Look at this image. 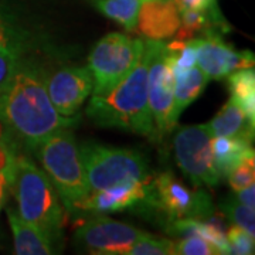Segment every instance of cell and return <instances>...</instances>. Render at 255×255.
I'll list each match as a JSON object with an SVG mask.
<instances>
[{"label": "cell", "mask_w": 255, "mask_h": 255, "mask_svg": "<svg viewBox=\"0 0 255 255\" xmlns=\"http://www.w3.org/2000/svg\"><path fill=\"white\" fill-rule=\"evenodd\" d=\"M78 119L77 115L58 114L48 97L43 73L21 58L9 84L0 91V122L9 136L36 150L47 137L74 127Z\"/></svg>", "instance_id": "6da1fadb"}, {"label": "cell", "mask_w": 255, "mask_h": 255, "mask_svg": "<svg viewBox=\"0 0 255 255\" xmlns=\"http://www.w3.org/2000/svg\"><path fill=\"white\" fill-rule=\"evenodd\" d=\"M149 54H143L125 78L107 94L94 95L87 115L97 125L118 128L143 136L153 135V119L147 101Z\"/></svg>", "instance_id": "7a4b0ae2"}, {"label": "cell", "mask_w": 255, "mask_h": 255, "mask_svg": "<svg viewBox=\"0 0 255 255\" xmlns=\"http://www.w3.org/2000/svg\"><path fill=\"white\" fill-rule=\"evenodd\" d=\"M18 206V216L40 227L54 243L63 237L64 211L60 196L46 172L27 157L17 156L11 187Z\"/></svg>", "instance_id": "3957f363"}, {"label": "cell", "mask_w": 255, "mask_h": 255, "mask_svg": "<svg viewBox=\"0 0 255 255\" xmlns=\"http://www.w3.org/2000/svg\"><path fill=\"white\" fill-rule=\"evenodd\" d=\"M34 152L67 210L74 213L77 204L90 196L91 187L73 132L68 128L57 130L37 146Z\"/></svg>", "instance_id": "277c9868"}, {"label": "cell", "mask_w": 255, "mask_h": 255, "mask_svg": "<svg viewBox=\"0 0 255 255\" xmlns=\"http://www.w3.org/2000/svg\"><path fill=\"white\" fill-rule=\"evenodd\" d=\"M80 155L92 191L150 180L145 157L136 150L85 143Z\"/></svg>", "instance_id": "5b68a950"}, {"label": "cell", "mask_w": 255, "mask_h": 255, "mask_svg": "<svg viewBox=\"0 0 255 255\" xmlns=\"http://www.w3.org/2000/svg\"><path fill=\"white\" fill-rule=\"evenodd\" d=\"M145 41L121 33L102 37L90 54V71L94 80V95L111 91L135 67L143 54Z\"/></svg>", "instance_id": "8992f818"}, {"label": "cell", "mask_w": 255, "mask_h": 255, "mask_svg": "<svg viewBox=\"0 0 255 255\" xmlns=\"http://www.w3.org/2000/svg\"><path fill=\"white\" fill-rule=\"evenodd\" d=\"M147 101L153 119V136L162 137L174 128L172 110L174 102L173 63L176 53L160 40H147Z\"/></svg>", "instance_id": "52a82bcc"}, {"label": "cell", "mask_w": 255, "mask_h": 255, "mask_svg": "<svg viewBox=\"0 0 255 255\" xmlns=\"http://www.w3.org/2000/svg\"><path fill=\"white\" fill-rule=\"evenodd\" d=\"M173 147L176 162L194 186L219 184L221 177L214 166L211 135L206 125L180 128L174 135Z\"/></svg>", "instance_id": "ba28073f"}, {"label": "cell", "mask_w": 255, "mask_h": 255, "mask_svg": "<svg viewBox=\"0 0 255 255\" xmlns=\"http://www.w3.org/2000/svg\"><path fill=\"white\" fill-rule=\"evenodd\" d=\"M153 204L163 211L169 221L179 219H210L214 206L204 191L189 190L173 173L163 172L153 182Z\"/></svg>", "instance_id": "9c48e42d"}, {"label": "cell", "mask_w": 255, "mask_h": 255, "mask_svg": "<svg viewBox=\"0 0 255 255\" xmlns=\"http://www.w3.org/2000/svg\"><path fill=\"white\" fill-rule=\"evenodd\" d=\"M145 234L129 224L97 214L77 228L75 240L91 254L127 255L129 248Z\"/></svg>", "instance_id": "30bf717a"}, {"label": "cell", "mask_w": 255, "mask_h": 255, "mask_svg": "<svg viewBox=\"0 0 255 255\" xmlns=\"http://www.w3.org/2000/svg\"><path fill=\"white\" fill-rule=\"evenodd\" d=\"M196 63L210 80L220 81L233 71L254 67V54L247 50L237 51L223 40L221 34L207 33L199 37Z\"/></svg>", "instance_id": "8fae6325"}, {"label": "cell", "mask_w": 255, "mask_h": 255, "mask_svg": "<svg viewBox=\"0 0 255 255\" xmlns=\"http://www.w3.org/2000/svg\"><path fill=\"white\" fill-rule=\"evenodd\" d=\"M92 74L88 67L63 68L46 81L48 97L54 108L64 117H73L91 95Z\"/></svg>", "instance_id": "7c38bea8"}, {"label": "cell", "mask_w": 255, "mask_h": 255, "mask_svg": "<svg viewBox=\"0 0 255 255\" xmlns=\"http://www.w3.org/2000/svg\"><path fill=\"white\" fill-rule=\"evenodd\" d=\"M146 201L147 204H153V182L150 180L118 184L105 190L94 191V194L90 193V196L77 204L74 213L85 211L97 216L133 209Z\"/></svg>", "instance_id": "4fadbf2b"}, {"label": "cell", "mask_w": 255, "mask_h": 255, "mask_svg": "<svg viewBox=\"0 0 255 255\" xmlns=\"http://www.w3.org/2000/svg\"><path fill=\"white\" fill-rule=\"evenodd\" d=\"M137 28L150 40L173 37L180 26V11L173 0H142Z\"/></svg>", "instance_id": "5bb4252c"}, {"label": "cell", "mask_w": 255, "mask_h": 255, "mask_svg": "<svg viewBox=\"0 0 255 255\" xmlns=\"http://www.w3.org/2000/svg\"><path fill=\"white\" fill-rule=\"evenodd\" d=\"M14 238V254L50 255L54 254L51 238L36 224L23 220L13 209L6 210Z\"/></svg>", "instance_id": "9a60e30c"}, {"label": "cell", "mask_w": 255, "mask_h": 255, "mask_svg": "<svg viewBox=\"0 0 255 255\" xmlns=\"http://www.w3.org/2000/svg\"><path fill=\"white\" fill-rule=\"evenodd\" d=\"M206 127L211 137H244L251 142L254 139L255 122L248 118L244 110L231 98Z\"/></svg>", "instance_id": "2e32d148"}, {"label": "cell", "mask_w": 255, "mask_h": 255, "mask_svg": "<svg viewBox=\"0 0 255 255\" xmlns=\"http://www.w3.org/2000/svg\"><path fill=\"white\" fill-rule=\"evenodd\" d=\"M173 73L174 102L172 110V122L176 127L183 111L203 94L210 78L200 68L196 67H191L189 70H177L173 67Z\"/></svg>", "instance_id": "e0dca14e"}, {"label": "cell", "mask_w": 255, "mask_h": 255, "mask_svg": "<svg viewBox=\"0 0 255 255\" xmlns=\"http://www.w3.org/2000/svg\"><path fill=\"white\" fill-rule=\"evenodd\" d=\"M211 152H213L214 166L220 177H227L228 173L240 162H243L248 156L254 155L251 140L244 137H211Z\"/></svg>", "instance_id": "ac0fdd59"}, {"label": "cell", "mask_w": 255, "mask_h": 255, "mask_svg": "<svg viewBox=\"0 0 255 255\" xmlns=\"http://www.w3.org/2000/svg\"><path fill=\"white\" fill-rule=\"evenodd\" d=\"M169 233L176 236H199V237L209 240L211 244L217 247L220 254H230V244H228L227 234L223 231L221 224H217L214 217H210L209 223L199 221L197 219H179L169 223Z\"/></svg>", "instance_id": "d6986e66"}, {"label": "cell", "mask_w": 255, "mask_h": 255, "mask_svg": "<svg viewBox=\"0 0 255 255\" xmlns=\"http://www.w3.org/2000/svg\"><path fill=\"white\" fill-rule=\"evenodd\" d=\"M228 87L231 100L236 101L244 110L248 118L255 122V71L251 68H241L228 74Z\"/></svg>", "instance_id": "ffe728a7"}, {"label": "cell", "mask_w": 255, "mask_h": 255, "mask_svg": "<svg viewBox=\"0 0 255 255\" xmlns=\"http://www.w3.org/2000/svg\"><path fill=\"white\" fill-rule=\"evenodd\" d=\"M105 17L117 21L128 31H133L137 24V13L142 0H88Z\"/></svg>", "instance_id": "44dd1931"}, {"label": "cell", "mask_w": 255, "mask_h": 255, "mask_svg": "<svg viewBox=\"0 0 255 255\" xmlns=\"http://www.w3.org/2000/svg\"><path fill=\"white\" fill-rule=\"evenodd\" d=\"M220 210L234 226L244 228L250 236L255 237V213L254 207L246 206L234 197L220 203Z\"/></svg>", "instance_id": "7402d4cb"}, {"label": "cell", "mask_w": 255, "mask_h": 255, "mask_svg": "<svg viewBox=\"0 0 255 255\" xmlns=\"http://www.w3.org/2000/svg\"><path fill=\"white\" fill-rule=\"evenodd\" d=\"M127 255H174V241L146 233L129 248Z\"/></svg>", "instance_id": "603a6c76"}, {"label": "cell", "mask_w": 255, "mask_h": 255, "mask_svg": "<svg viewBox=\"0 0 255 255\" xmlns=\"http://www.w3.org/2000/svg\"><path fill=\"white\" fill-rule=\"evenodd\" d=\"M18 46H24V34L13 16L0 6V51Z\"/></svg>", "instance_id": "cb8c5ba5"}, {"label": "cell", "mask_w": 255, "mask_h": 255, "mask_svg": "<svg viewBox=\"0 0 255 255\" xmlns=\"http://www.w3.org/2000/svg\"><path fill=\"white\" fill-rule=\"evenodd\" d=\"M174 254L177 255H214L220 250L209 240L199 236H189L184 240L174 243Z\"/></svg>", "instance_id": "d4e9b609"}, {"label": "cell", "mask_w": 255, "mask_h": 255, "mask_svg": "<svg viewBox=\"0 0 255 255\" xmlns=\"http://www.w3.org/2000/svg\"><path fill=\"white\" fill-rule=\"evenodd\" d=\"M24 46L9 47L0 51V91L9 84L21 61Z\"/></svg>", "instance_id": "484cf974"}, {"label": "cell", "mask_w": 255, "mask_h": 255, "mask_svg": "<svg viewBox=\"0 0 255 255\" xmlns=\"http://www.w3.org/2000/svg\"><path fill=\"white\" fill-rule=\"evenodd\" d=\"M255 155L248 156L228 173L227 179L231 189L234 191L241 190L253 184L255 179Z\"/></svg>", "instance_id": "4316f807"}, {"label": "cell", "mask_w": 255, "mask_h": 255, "mask_svg": "<svg viewBox=\"0 0 255 255\" xmlns=\"http://www.w3.org/2000/svg\"><path fill=\"white\" fill-rule=\"evenodd\" d=\"M227 240L230 244V254H254V237L250 236L244 228L238 226L230 227Z\"/></svg>", "instance_id": "83f0119b"}, {"label": "cell", "mask_w": 255, "mask_h": 255, "mask_svg": "<svg viewBox=\"0 0 255 255\" xmlns=\"http://www.w3.org/2000/svg\"><path fill=\"white\" fill-rule=\"evenodd\" d=\"M16 162H17V155L14 152V147L9 145L6 140L0 142V173L6 176L10 187L14 179Z\"/></svg>", "instance_id": "f1b7e54d"}, {"label": "cell", "mask_w": 255, "mask_h": 255, "mask_svg": "<svg viewBox=\"0 0 255 255\" xmlns=\"http://www.w3.org/2000/svg\"><path fill=\"white\" fill-rule=\"evenodd\" d=\"M180 10H196V11H207L217 6V0H176L174 1Z\"/></svg>", "instance_id": "f546056e"}, {"label": "cell", "mask_w": 255, "mask_h": 255, "mask_svg": "<svg viewBox=\"0 0 255 255\" xmlns=\"http://www.w3.org/2000/svg\"><path fill=\"white\" fill-rule=\"evenodd\" d=\"M234 199L238 200L240 203L246 204V206H250V207H255V184H250L241 190L236 191V196Z\"/></svg>", "instance_id": "4dcf8cb0"}, {"label": "cell", "mask_w": 255, "mask_h": 255, "mask_svg": "<svg viewBox=\"0 0 255 255\" xmlns=\"http://www.w3.org/2000/svg\"><path fill=\"white\" fill-rule=\"evenodd\" d=\"M9 190L10 186L6 176L0 173V210L4 206V203H6V197H7V191Z\"/></svg>", "instance_id": "1f68e13d"}, {"label": "cell", "mask_w": 255, "mask_h": 255, "mask_svg": "<svg viewBox=\"0 0 255 255\" xmlns=\"http://www.w3.org/2000/svg\"><path fill=\"white\" fill-rule=\"evenodd\" d=\"M1 132H3V125H1V122H0V139H1Z\"/></svg>", "instance_id": "d6a6232c"}, {"label": "cell", "mask_w": 255, "mask_h": 255, "mask_svg": "<svg viewBox=\"0 0 255 255\" xmlns=\"http://www.w3.org/2000/svg\"><path fill=\"white\" fill-rule=\"evenodd\" d=\"M173 1H176V0H173Z\"/></svg>", "instance_id": "836d02e7"}]
</instances>
